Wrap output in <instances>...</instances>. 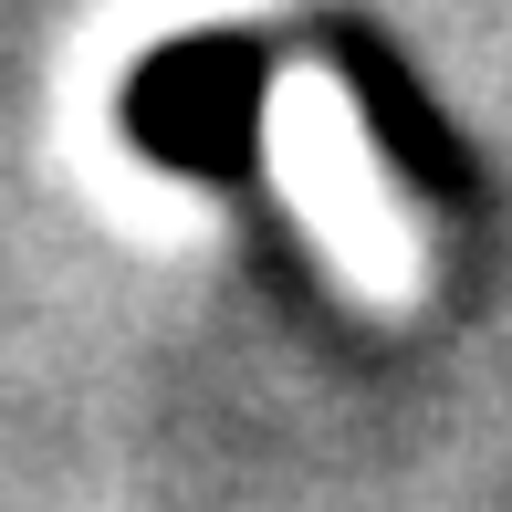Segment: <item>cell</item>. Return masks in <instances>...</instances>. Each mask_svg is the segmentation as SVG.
<instances>
[{
    "mask_svg": "<svg viewBox=\"0 0 512 512\" xmlns=\"http://www.w3.org/2000/svg\"><path fill=\"white\" fill-rule=\"evenodd\" d=\"M262 42H178L126 84L136 147L178 157V168H251V95H262Z\"/></svg>",
    "mask_w": 512,
    "mask_h": 512,
    "instance_id": "6da1fadb",
    "label": "cell"
},
{
    "mask_svg": "<svg viewBox=\"0 0 512 512\" xmlns=\"http://www.w3.org/2000/svg\"><path fill=\"white\" fill-rule=\"evenodd\" d=\"M335 63H345V84H356V105H366V126H377V147H387V168H398L408 189H429V199H471V168H460V147H450V126H439V115L418 105V84H408V63H387L377 42L356 32V21H335Z\"/></svg>",
    "mask_w": 512,
    "mask_h": 512,
    "instance_id": "7a4b0ae2",
    "label": "cell"
}]
</instances>
